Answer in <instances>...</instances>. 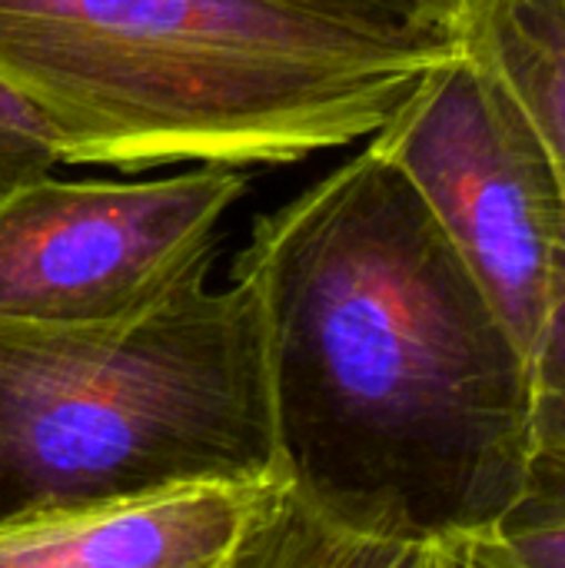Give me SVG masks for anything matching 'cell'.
<instances>
[{"instance_id": "6da1fadb", "label": "cell", "mask_w": 565, "mask_h": 568, "mask_svg": "<svg viewBox=\"0 0 565 568\" xmlns=\"http://www.w3.org/2000/svg\"><path fill=\"white\" fill-rule=\"evenodd\" d=\"M280 509L250 566L480 568L523 489L529 353L370 140L253 220Z\"/></svg>"}, {"instance_id": "7a4b0ae2", "label": "cell", "mask_w": 565, "mask_h": 568, "mask_svg": "<svg viewBox=\"0 0 565 568\" xmlns=\"http://www.w3.org/2000/svg\"><path fill=\"white\" fill-rule=\"evenodd\" d=\"M463 40L276 0H0V77L73 166H286L370 140Z\"/></svg>"}, {"instance_id": "3957f363", "label": "cell", "mask_w": 565, "mask_h": 568, "mask_svg": "<svg viewBox=\"0 0 565 568\" xmlns=\"http://www.w3.org/2000/svg\"><path fill=\"white\" fill-rule=\"evenodd\" d=\"M213 479L280 483L243 280L110 323L0 320V529Z\"/></svg>"}, {"instance_id": "277c9868", "label": "cell", "mask_w": 565, "mask_h": 568, "mask_svg": "<svg viewBox=\"0 0 565 568\" xmlns=\"http://www.w3.org/2000/svg\"><path fill=\"white\" fill-rule=\"evenodd\" d=\"M370 143L410 176L529 353L563 256L565 186L509 87L463 43Z\"/></svg>"}, {"instance_id": "5b68a950", "label": "cell", "mask_w": 565, "mask_h": 568, "mask_svg": "<svg viewBox=\"0 0 565 568\" xmlns=\"http://www.w3.org/2000/svg\"><path fill=\"white\" fill-rule=\"evenodd\" d=\"M250 193L236 166L163 180H57L0 193V320L110 323L210 276L223 216Z\"/></svg>"}, {"instance_id": "8992f818", "label": "cell", "mask_w": 565, "mask_h": 568, "mask_svg": "<svg viewBox=\"0 0 565 568\" xmlns=\"http://www.w3.org/2000/svg\"><path fill=\"white\" fill-rule=\"evenodd\" d=\"M280 483H190L0 529V568H243Z\"/></svg>"}, {"instance_id": "52a82bcc", "label": "cell", "mask_w": 565, "mask_h": 568, "mask_svg": "<svg viewBox=\"0 0 565 568\" xmlns=\"http://www.w3.org/2000/svg\"><path fill=\"white\" fill-rule=\"evenodd\" d=\"M466 43L519 100L565 186V0H476Z\"/></svg>"}, {"instance_id": "ba28073f", "label": "cell", "mask_w": 565, "mask_h": 568, "mask_svg": "<svg viewBox=\"0 0 565 568\" xmlns=\"http://www.w3.org/2000/svg\"><path fill=\"white\" fill-rule=\"evenodd\" d=\"M480 568H565L563 446H533L523 489L493 529Z\"/></svg>"}, {"instance_id": "9c48e42d", "label": "cell", "mask_w": 565, "mask_h": 568, "mask_svg": "<svg viewBox=\"0 0 565 568\" xmlns=\"http://www.w3.org/2000/svg\"><path fill=\"white\" fill-rule=\"evenodd\" d=\"M310 17L383 33V37H420V40H463L466 20L476 0H276Z\"/></svg>"}, {"instance_id": "30bf717a", "label": "cell", "mask_w": 565, "mask_h": 568, "mask_svg": "<svg viewBox=\"0 0 565 568\" xmlns=\"http://www.w3.org/2000/svg\"><path fill=\"white\" fill-rule=\"evenodd\" d=\"M529 379L536 446L565 449V236L549 310L529 346Z\"/></svg>"}, {"instance_id": "8fae6325", "label": "cell", "mask_w": 565, "mask_h": 568, "mask_svg": "<svg viewBox=\"0 0 565 568\" xmlns=\"http://www.w3.org/2000/svg\"><path fill=\"white\" fill-rule=\"evenodd\" d=\"M60 160L57 133L47 116L0 77V193L47 176Z\"/></svg>"}]
</instances>
